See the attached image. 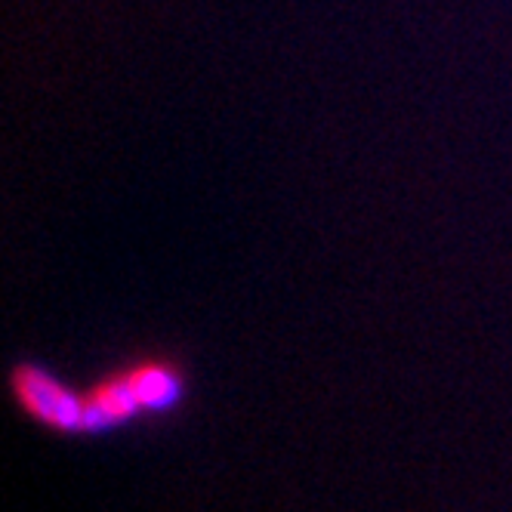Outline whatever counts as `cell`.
Returning a JSON list of instances; mask_svg holds the SVG:
<instances>
[{
	"label": "cell",
	"mask_w": 512,
	"mask_h": 512,
	"mask_svg": "<svg viewBox=\"0 0 512 512\" xmlns=\"http://www.w3.org/2000/svg\"><path fill=\"white\" fill-rule=\"evenodd\" d=\"M10 392L16 405L47 429L84 432V395L65 386L53 371L34 361H19L10 371Z\"/></svg>",
	"instance_id": "6da1fadb"
},
{
	"label": "cell",
	"mask_w": 512,
	"mask_h": 512,
	"mask_svg": "<svg viewBox=\"0 0 512 512\" xmlns=\"http://www.w3.org/2000/svg\"><path fill=\"white\" fill-rule=\"evenodd\" d=\"M121 374L142 414L170 411L179 405L182 392H186V377H182L179 364L170 358H139L124 364Z\"/></svg>",
	"instance_id": "7a4b0ae2"
},
{
	"label": "cell",
	"mask_w": 512,
	"mask_h": 512,
	"mask_svg": "<svg viewBox=\"0 0 512 512\" xmlns=\"http://www.w3.org/2000/svg\"><path fill=\"white\" fill-rule=\"evenodd\" d=\"M84 395V432H105L115 429L127 420H133L139 411L136 398L121 374V368L115 374H108L102 380H96Z\"/></svg>",
	"instance_id": "3957f363"
}]
</instances>
